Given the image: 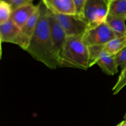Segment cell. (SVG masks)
<instances>
[{"mask_svg":"<svg viewBox=\"0 0 126 126\" xmlns=\"http://www.w3.org/2000/svg\"><path fill=\"white\" fill-rule=\"evenodd\" d=\"M39 6V16L35 32L26 51L35 60L54 70L59 67V63L55 57L50 36L49 9L42 1Z\"/></svg>","mask_w":126,"mask_h":126,"instance_id":"1","label":"cell"},{"mask_svg":"<svg viewBox=\"0 0 126 126\" xmlns=\"http://www.w3.org/2000/svg\"><path fill=\"white\" fill-rule=\"evenodd\" d=\"M82 36L68 37L60 57V67L87 70L89 68V48Z\"/></svg>","mask_w":126,"mask_h":126,"instance_id":"2","label":"cell"},{"mask_svg":"<svg viewBox=\"0 0 126 126\" xmlns=\"http://www.w3.org/2000/svg\"><path fill=\"white\" fill-rule=\"evenodd\" d=\"M108 0H87L84 6L82 18L89 28L105 22L108 16Z\"/></svg>","mask_w":126,"mask_h":126,"instance_id":"3","label":"cell"},{"mask_svg":"<svg viewBox=\"0 0 126 126\" xmlns=\"http://www.w3.org/2000/svg\"><path fill=\"white\" fill-rule=\"evenodd\" d=\"M89 52V68L97 65L104 73L113 76L118 73V66L114 56L110 55L105 50L104 45L88 47Z\"/></svg>","mask_w":126,"mask_h":126,"instance_id":"4","label":"cell"},{"mask_svg":"<svg viewBox=\"0 0 126 126\" xmlns=\"http://www.w3.org/2000/svg\"><path fill=\"white\" fill-rule=\"evenodd\" d=\"M118 38L106 22L89 28L82 35V40L87 47L105 45L112 39Z\"/></svg>","mask_w":126,"mask_h":126,"instance_id":"5","label":"cell"},{"mask_svg":"<svg viewBox=\"0 0 126 126\" xmlns=\"http://www.w3.org/2000/svg\"><path fill=\"white\" fill-rule=\"evenodd\" d=\"M55 15L67 37L81 36L89 28L84 20L78 15Z\"/></svg>","mask_w":126,"mask_h":126,"instance_id":"6","label":"cell"},{"mask_svg":"<svg viewBox=\"0 0 126 126\" xmlns=\"http://www.w3.org/2000/svg\"><path fill=\"white\" fill-rule=\"evenodd\" d=\"M49 22L54 54L60 67V57L68 37L57 20L56 16L49 10Z\"/></svg>","mask_w":126,"mask_h":126,"instance_id":"7","label":"cell"},{"mask_svg":"<svg viewBox=\"0 0 126 126\" xmlns=\"http://www.w3.org/2000/svg\"><path fill=\"white\" fill-rule=\"evenodd\" d=\"M39 16V6L36 12L31 17L28 22L20 28V32L17 45L20 47L23 50H27V48L29 46L31 39L35 32Z\"/></svg>","mask_w":126,"mask_h":126,"instance_id":"8","label":"cell"},{"mask_svg":"<svg viewBox=\"0 0 126 126\" xmlns=\"http://www.w3.org/2000/svg\"><path fill=\"white\" fill-rule=\"evenodd\" d=\"M47 8L55 14L76 15L73 0H43Z\"/></svg>","mask_w":126,"mask_h":126,"instance_id":"9","label":"cell"},{"mask_svg":"<svg viewBox=\"0 0 126 126\" xmlns=\"http://www.w3.org/2000/svg\"><path fill=\"white\" fill-rule=\"evenodd\" d=\"M38 7L39 4L35 6L33 3L18 7L12 11L11 19L17 27L21 28L36 12Z\"/></svg>","mask_w":126,"mask_h":126,"instance_id":"10","label":"cell"},{"mask_svg":"<svg viewBox=\"0 0 126 126\" xmlns=\"http://www.w3.org/2000/svg\"><path fill=\"white\" fill-rule=\"evenodd\" d=\"M20 28L10 18L8 21L0 25V37L2 43H10L17 44Z\"/></svg>","mask_w":126,"mask_h":126,"instance_id":"11","label":"cell"},{"mask_svg":"<svg viewBox=\"0 0 126 126\" xmlns=\"http://www.w3.org/2000/svg\"><path fill=\"white\" fill-rule=\"evenodd\" d=\"M126 18L107 17L105 22L119 38L126 36Z\"/></svg>","mask_w":126,"mask_h":126,"instance_id":"12","label":"cell"},{"mask_svg":"<svg viewBox=\"0 0 126 126\" xmlns=\"http://www.w3.org/2000/svg\"><path fill=\"white\" fill-rule=\"evenodd\" d=\"M107 17L126 18V0H114L108 2Z\"/></svg>","mask_w":126,"mask_h":126,"instance_id":"13","label":"cell"},{"mask_svg":"<svg viewBox=\"0 0 126 126\" xmlns=\"http://www.w3.org/2000/svg\"><path fill=\"white\" fill-rule=\"evenodd\" d=\"M126 45V36L116 38L104 45L105 51L111 55L118 54Z\"/></svg>","mask_w":126,"mask_h":126,"instance_id":"14","label":"cell"},{"mask_svg":"<svg viewBox=\"0 0 126 126\" xmlns=\"http://www.w3.org/2000/svg\"><path fill=\"white\" fill-rule=\"evenodd\" d=\"M12 9L6 0H0V25L11 18Z\"/></svg>","mask_w":126,"mask_h":126,"instance_id":"15","label":"cell"},{"mask_svg":"<svg viewBox=\"0 0 126 126\" xmlns=\"http://www.w3.org/2000/svg\"><path fill=\"white\" fill-rule=\"evenodd\" d=\"M126 86V65L122 70L118 81L113 88V95H116Z\"/></svg>","mask_w":126,"mask_h":126,"instance_id":"16","label":"cell"},{"mask_svg":"<svg viewBox=\"0 0 126 126\" xmlns=\"http://www.w3.org/2000/svg\"><path fill=\"white\" fill-rule=\"evenodd\" d=\"M116 63L118 66H121L123 70L126 65V45L122 50L114 55Z\"/></svg>","mask_w":126,"mask_h":126,"instance_id":"17","label":"cell"},{"mask_svg":"<svg viewBox=\"0 0 126 126\" xmlns=\"http://www.w3.org/2000/svg\"><path fill=\"white\" fill-rule=\"evenodd\" d=\"M6 1L11 5L12 11H13L21 6L32 4L33 0H6Z\"/></svg>","mask_w":126,"mask_h":126,"instance_id":"18","label":"cell"},{"mask_svg":"<svg viewBox=\"0 0 126 126\" xmlns=\"http://www.w3.org/2000/svg\"><path fill=\"white\" fill-rule=\"evenodd\" d=\"M75 3V7L76 9V15L79 17H82V11H83L84 6L87 0H73Z\"/></svg>","mask_w":126,"mask_h":126,"instance_id":"19","label":"cell"},{"mask_svg":"<svg viewBox=\"0 0 126 126\" xmlns=\"http://www.w3.org/2000/svg\"><path fill=\"white\" fill-rule=\"evenodd\" d=\"M116 126H126V121H122L121 123H119V124Z\"/></svg>","mask_w":126,"mask_h":126,"instance_id":"20","label":"cell"},{"mask_svg":"<svg viewBox=\"0 0 126 126\" xmlns=\"http://www.w3.org/2000/svg\"><path fill=\"white\" fill-rule=\"evenodd\" d=\"M1 43H2V42L0 41V52H2V49H1Z\"/></svg>","mask_w":126,"mask_h":126,"instance_id":"21","label":"cell"},{"mask_svg":"<svg viewBox=\"0 0 126 126\" xmlns=\"http://www.w3.org/2000/svg\"><path fill=\"white\" fill-rule=\"evenodd\" d=\"M1 57H2V52H0V60L1 59Z\"/></svg>","mask_w":126,"mask_h":126,"instance_id":"22","label":"cell"},{"mask_svg":"<svg viewBox=\"0 0 126 126\" xmlns=\"http://www.w3.org/2000/svg\"><path fill=\"white\" fill-rule=\"evenodd\" d=\"M124 121H126V113L125 116H124Z\"/></svg>","mask_w":126,"mask_h":126,"instance_id":"23","label":"cell"},{"mask_svg":"<svg viewBox=\"0 0 126 126\" xmlns=\"http://www.w3.org/2000/svg\"><path fill=\"white\" fill-rule=\"evenodd\" d=\"M114 1V0H108V2H110V1Z\"/></svg>","mask_w":126,"mask_h":126,"instance_id":"24","label":"cell"},{"mask_svg":"<svg viewBox=\"0 0 126 126\" xmlns=\"http://www.w3.org/2000/svg\"><path fill=\"white\" fill-rule=\"evenodd\" d=\"M0 41H1V37H0ZM2 42V41H1Z\"/></svg>","mask_w":126,"mask_h":126,"instance_id":"25","label":"cell"},{"mask_svg":"<svg viewBox=\"0 0 126 126\" xmlns=\"http://www.w3.org/2000/svg\"><path fill=\"white\" fill-rule=\"evenodd\" d=\"M41 1H43V0H41Z\"/></svg>","mask_w":126,"mask_h":126,"instance_id":"26","label":"cell"}]
</instances>
